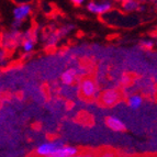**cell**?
Listing matches in <instances>:
<instances>
[{
    "instance_id": "6da1fadb",
    "label": "cell",
    "mask_w": 157,
    "mask_h": 157,
    "mask_svg": "<svg viewBox=\"0 0 157 157\" xmlns=\"http://www.w3.org/2000/svg\"><path fill=\"white\" fill-rule=\"evenodd\" d=\"M80 94L85 99H96L99 96V90L96 81L91 78H85L80 82Z\"/></svg>"
},
{
    "instance_id": "7a4b0ae2",
    "label": "cell",
    "mask_w": 157,
    "mask_h": 157,
    "mask_svg": "<svg viewBox=\"0 0 157 157\" xmlns=\"http://www.w3.org/2000/svg\"><path fill=\"white\" fill-rule=\"evenodd\" d=\"M63 144L59 141H51V142H44L41 143L39 146L36 147V154L40 156H48L53 157L55 152L57 151V148Z\"/></svg>"
},
{
    "instance_id": "3957f363",
    "label": "cell",
    "mask_w": 157,
    "mask_h": 157,
    "mask_svg": "<svg viewBox=\"0 0 157 157\" xmlns=\"http://www.w3.org/2000/svg\"><path fill=\"white\" fill-rule=\"evenodd\" d=\"M87 9L91 13H94V14L102 16V14L108 13L112 9V3H111V1H109V0H105V1H101V2L90 1V2L87 5Z\"/></svg>"
},
{
    "instance_id": "277c9868",
    "label": "cell",
    "mask_w": 157,
    "mask_h": 157,
    "mask_svg": "<svg viewBox=\"0 0 157 157\" xmlns=\"http://www.w3.org/2000/svg\"><path fill=\"white\" fill-rule=\"evenodd\" d=\"M32 6L30 3H18L12 10V16L14 20L18 21H25L26 19L31 16Z\"/></svg>"
},
{
    "instance_id": "5b68a950",
    "label": "cell",
    "mask_w": 157,
    "mask_h": 157,
    "mask_svg": "<svg viewBox=\"0 0 157 157\" xmlns=\"http://www.w3.org/2000/svg\"><path fill=\"white\" fill-rule=\"evenodd\" d=\"M120 99V94L117 89L114 88H110V89H107L102 92L100 100L105 107H112Z\"/></svg>"
},
{
    "instance_id": "8992f818",
    "label": "cell",
    "mask_w": 157,
    "mask_h": 157,
    "mask_svg": "<svg viewBox=\"0 0 157 157\" xmlns=\"http://www.w3.org/2000/svg\"><path fill=\"white\" fill-rule=\"evenodd\" d=\"M21 47L24 53H31L35 47V35L32 33V31H28L22 34Z\"/></svg>"
},
{
    "instance_id": "52a82bcc",
    "label": "cell",
    "mask_w": 157,
    "mask_h": 157,
    "mask_svg": "<svg viewBox=\"0 0 157 157\" xmlns=\"http://www.w3.org/2000/svg\"><path fill=\"white\" fill-rule=\"evenodd\" d=\"M105 124L108 128L114 132H123L126 130L125 123L121 119H119L118 117H114V115H109L105 119Z\"/></svg>"
},
{
    "instance_id": "ba28073f",
    "label": "cell",
    "mask_w": 157,
    "mask_h": 157,
    "mask_svg": "<svg viewBox=\"0 0 157 157\" xmlns=\"http://www.w3.org/2000/svg\"><path fill=\"white\" fill-rule=\"evenodd\" d=\"M22 40V34L19 32V30H14L13 29L11 32L9 33H6L3 35V41H5V46H14V45L18 44L20 41Z\"/></svg>"
},
{
    "instance_id": "9c48e42d",
    "label": "cell",
    "mask_w": 157,
    "mask_h": 157,
    "mask_svg": "<svg viewBox=\"0 0 157 157\" xmlns=\"http://www.w3.org/2000/svg\"><path fill=\"white\" fill-rule=\"evenodd\" d=\"M78 154V149L74 146H69V145H64L62 144L57 148L53 157H71L76 156Z\"/></svg>"
},
{
    "instance_id": "30bf717a",
    "label": "cell",
    "mask_w": 157,
    "mask_h": 157,
    "mask_svg": "<svg viewBox=\"0 0 157 157\" xmlns=\"http://www.w3.org/2000/svg\"><path fill=\"white\" fill-rule=\"evenodd\" d=\"M77 76H78V73L75 69H67V71H65L62 74L60 80L66 86H71V85H73L76 81Z\"/></svg>"
},
{
    "instance_id": "8fae6325",
    "label": "cell",
    "mask_w": 157,
    "mask_h": 157,
    "mask_svg": "<svg viewBox=\"0 0 157 157\" xmlns=\"http://www.w3.org/2000/svg\"><path fill=\"white\" fill-rule=\"evenodd\" d=\"M128 105L132 110H137L143 105V98L140 94H131L128 98Z\"/></svg>"
},
{
    "instance_id": "7c38bea8",
    "label": "cell",
    "mask_w": 157,
    "mask_h": 157,
    "mask_svg": "<svg viewBox=\"0 0 157 157\" xmlns=\"http://www.w3.org/2000/svg\"><path fill=\"white\" fill-rule=\"evenodd\" d=\"M122 8L126 12H133L140 9V2L137 0H123L122 1Z\"/></svg>"
},
{
    "instance_id": "4fadbf2b",
    "label": "cell",
    "mask_w": 157,
    "mask_h": 157,
    "mask_svg": "<svg viewBox=\"0 0 157 157\" xmlns=\"http://www.w3.org/2000/svg\"><path fill=\"white\" fill-rule=\"evenodd\" d=\"M142 46L144 47L145 50H148V51H151V50H153V47H154V41L153 40H151V39H147V40H143L142 41Z\"/></svg>"
},
{
    "instance_id": "5bb4252c",
    "label": "cell",
    "mask_w": 157,
    "mask_h": 157,
    "mask_svg": "<svg viewBox=\"0 0 157 157\" xmlns=\"http://www.w3.org/2000/svg\"><path fill=\"white\" fill-rule=\"evenodd\" d=\"M22 23H23V22L18 21V20H14V19H13L12 23H11V25H12V29H14V30H20V28L22 26Z\"/></svg>"
},
{
    "instance_id": "9a60e30c",
    "label": "cell",
    "mask_w": 157,
    "mask_h": 157,
    "mask_svg": "<svg viewBox=\"0 0 157 157\" xmlns=\"http://www.w3.org/2000/svg\"><path fill=\"white\" fill-rule=\"evenodd\" d=\"M71 1L73 2V5H75V6H81V5H84L86 0H71Z\"/></svg>"
},
{
    "instance_id": "2e32d148",
    "label": "cell",
    "mask_w": 157,
    "mask_h": 157,
    "mask_svg": "<svg viewBox=\"0 0 157 157\" xmlns=\"http://www.w3.org/2000/svg\"><path fill=\"white\" fill-rule=\"evenodd\" d=\"M17 3H29L31 0H13Z\"/></svg>"
},
{
    "instance_id": "e0dca14e",
    "label": "cell",
    "mask_w": 157,
    "mask_h": 157,
    "mask_svg": "<svg viewBox=\"0 0 157 157\" xmlns=\"http://www.w3.org/2000/svg\"><path fill=\"white\" fill-rule=\"evenodd\" d=\"M152 1H154V2H155V1H156V0H152Z\"/></svg>"
}]
</instances>
